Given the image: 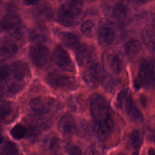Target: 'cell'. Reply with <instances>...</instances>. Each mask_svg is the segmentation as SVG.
<instances>
[{"label": "cell", "mask_w": 155, "mask_h": 155, "mask_svg": "<svg viewBox=\"0 0 155 155\" xmlns=\"http://www.w3.org/2000/svg\"><path fill=\"white\" fill-rule=\"evenodd\" d=\"M30 108L36 114L45 115L56 108L57 103L54 98L45 96H37L30 101Z\"/></svg>", "instance_id": "obj_7"}, {"label": "cell", "mask_w": 155, "mask_h": 155, "mask_svg": "<svg viewBox=\"0 0 155 155\" xmlns=\"http://www.w3.org/2000/svg\"><path fill=\"white\" fill-rule=\"evenodd\" d=\"M114 14L118 22L122 24H126L129 20L128 9L126 5L119 3L116 5L114 10Z\"/></svg>", "instance_id": "obj_19"}, {"label": "cell", "mask_w": 155, "mask_h": 155, "mask_svg": "<svg viewBox=\"0 0 155 155\" xmlns=\"http://www.w3.org/2000/svg\"><path fill=\"white\" fill-rule=\"evenodd\" d=\"M52 59L56 64L63 71L74 72L75 67L68 53L60 45H57L54 51Z\"/></svg>", "instance_id": "obj_8"}, {"label": "cell", "mask_w": 155, "mask_h": 155, "mask_svg": "<svg viewBox=\"0 0 155 155\" xmlns=\"http://www.w3.org/2000/svg\"><path fill=\"white\" fill-rule=\"evenodd\" d=\"M151 26H152V31L155 33V15L152 20Z\"/></svg>", "instance_id": "obj_33"}, {"label": "cell", "mask_w": 155, "mask_h": 155, "mask_svg": "<svg viewBox=\"0 0 155 155\" xmlns=\"http://www.w3.org/2000/svg\"><path fill=\"white\" fill-rule=\"evenodd\" d=\"M13 112V106L11 103L5 101H0V119L8 118Z\"/></svg>", "instance_id": "obj_25"}, {"label": "cell", "mask_w": 155, "mask_h": 155, "mask_svg": "<svg viewBox=\"0 0 155 155\" xmlns=\"http://www.w3.org/2000/svg\"><path fill=\"white\" fill-rule=\"evenodd\" d=\"M21 22V17L15 13H7L0 20V27L2 30H9L18 26Z\"/></svg>", "instance_id": "obj_17"}, {"label": "cell", "mask_w": 155, "mask_h": 155, "mask_svg": "<svg viewBox=\"0 0 155 155\" xmlns=\"http://www.w3.org/2000/svg\"><path fill=\"white\" fill-rule=\"evenodd\" d=\"M58 128L64 135L71 136L78 133V126L74 118L70 114L65 115L61 118Z\"/></svg>", "instance_id": "obj_13"}, {"label": "cell", "mask_w": 155, "mask_h": 155, "mask_svg": "<svg viewBox=\"0 0 155 155\" xmlns=\"http://www.w3.org/2000/svg\"><path fill=\"white\" fill-rule=\"evenodd\" d=\"M69 104L71 108L75 112H81L84 109V103L78 96L71 97L69 100Z\"/></svg>", "instance_id": "obj_26"}, {"label": "cell", "mask_w": 155, "mask_h": 155, "mask_svg": "<svg viewBox=\"0 0 155 155\" xmlns=\"http://www.w3.org/2000/svg\"><path fill=\"white\" fill-rule=\"evenodd\" d=\"M1 45H2V42H0V58H1Z\"/></svg>", "instance_id": "obj_37"}, {"label": "cell", "mask_w": 155, "mask_h": 155, "mask_svg": "<svg viewBox=\"0 0 155 155\" xmlns=\"http://www.w3.org/2000/svg\"><path fill=\"white\" fill-rule=\"evenodd\" d=\"M40 0H24V3L26 5H30L37 3Z\"/></svg>", "instance_id": "obj_32"}, {"label": "cell", "mask_w": 155, "mask_h": 155, "mask_svg": "<svg viewBox=\"0 0 155 155\" xmlns=\"http://www.w3.org/2000/svg\"><path fill=\"white\" fill-rule=\"evenodd\" d=\"M130 119L136 123H141L143 120V115L142 112L137 107L136 105L128 113Z\"/></svg>", "instance_id": "obj_27"}, {"label": "cell", "mask_w": 155, "mask_h": 155, "mask_svg": "<svg viewBox=\"0 0 155 155\" xmlns=\"http://www.w3.org/2000/svg\"><path fill=\"white\" fill-rule=\"evenodd\" d=\"M96 30V25L94 22L91 20L84 21L80 26V30L83 34L87 37L94 35Z\"/></svg>", "instance_id": "obj_23"}, {"label": "cell", "mask_w": 155, "mask_h": 155, "mask_svg": "<svg viewBox=\"0 0 155 155\" xmlns=\"http://www.w3.org/2000/svg\"><path fill=\"white\" fill-rule=\"evenodd\" d=\"M10 69V76H12L13 81L24 83L25 78L30 75V70L29 66L25 62L22 61H16L9 66Z\"/></svg>", "instance_id": "obj_11"}, {"label": "cell", "mask_w": 155, "mask_h": 155, "mask_svg": "<svg viewBox=\"0 0 155 155\" xmlns=\"http://www.w3.org/2000/svg\"><path fill=\"white\" fill-rule=\"evenodd\" d=\"M28 133V127L21 124H17L11 131V135L16 140H20L27 136Z\"/></svg>", "instance_id": "obj_24"}, {"label": "cell", "mask_w": 155, "mask_h": 155, "mask_svg": "<svg viewBox=\"0 0 155 155\" xmlns=\"http://www.w3.org/2000/svg\"><path fill=\"white\" fill-rule=\"evenodd\" d=\"M106 74L104 67L99 64H93L83 72L82 78L91 88H96L102 84Z\"/></svg>", "instance_id": "obj_5"}, {"label": "cell", "mask_w": 155, "mask_h": 155, "mask_svg": "<svg viewBox=\"0 0 155 155\" xmlns=\"http://www.w3.org/2000/svg\"><path fill=\"white\" fill-rule=\"evenodd\" d=\"M59 38L63 44L70 49L75 50L80 45L78 37L71 32H61L59 34Z\"/></svg>", "instance_id": "obj_18"}, {"label": "cell", "mask_w": 155, "mask_h": 155, "mask_svg": "<svg viewBox=\"0 0 155 155\" xmlns=\"http://www.w3.org/2000/svg\"><path fill=\"white\" fill-rule=\"evenodd\" d=\"M83 8L81 0H67L61 6L58 12L59 22L66 26L74 24Z\"/></svg>", "instance_id": "obj_2"}, {"label": "cell", "mask_w": 155, "mask_h": 155, "mask_svg": "<svg viewBox=\"0 0 155 155\" xmlns=\"http://www.w3.org/2000/svg\"><path fill=\"white\" fill-rule=\"evenodd\" d=\"M114 30L108 20H102L100 22L98 32V40L101 46H107L113 43L114 40Z\"/></svg>", "instance_id": "obj_10"}, {"label": "cell", "mask_w": 155, "mask_h": 155, "mask_svg": "<svg viewBox=\"0 0 155 155\" xmlns=\"http://www.w3.org/2000/svg\"><path fill=\"white\" fill-rule=\"evenodd\" d=\"M45 115L35 113V115L31 116L29 118V126L39 132L49 129L51 126L52 121Z\"/></svg>", "instance_id": "obj_16"}, {"label": "cell", "mask_w": 155, "mask_h": 155, "mask_svg": "<svg viewBox=\"0 0 155 155\" xmlns=\"http://www.w3.org/2000/svg\"><path fill=\"white\" fill-rule=\"evenodd\" d=\"M38 15L40 17H42L45 19H48L51 14V8L47 5H43L42 7H39Z\"/></svg>", "instance_id": "obj_31"}, {"label": "cell", "mask_w": 155, "mask_h": 155, "mask_svg": "<svg viewBox=\"0 0 155 155\" xmlns=\"http://www.w3.org/2000/svg\"><path fill=\"white\" fill-rule=\"evenodd\" d=\"M148 154L150 155L155 154V151L153 149L151 148V149H149V151H148Z\"/></svg>", "instance_id": "obj_36"}, {"label": "cell", "mask_w": 155, "mask_h": 155, "mask_svg": "<svg viewBox=\"0 0 155 155\" xmlns=\"http://www.w3.org/2000/svg\"><path fill=\"white\" fill-rule=\"evenodd\" d=\"M9 66L4 65L0 66V83L6 82L10 76Z\"/></svg>", "instance_id": "obj_29"}, {"label": "cell", "mask_w": 155, "mask_h": 155, "mask_svg": "<svg viewBox=\"0 0 155 155\" xmlns=\"http://www.w3.org/2000/svg\"><path fill=\"white\" fill-rule=\"evenodd\" d=\"M18 50V46L12 41H5L2 42L1 57L8 58L12 57L17 52Z\"/></svg>", "instance_id": "obj_20"}, {"label": "cell", "mask_w": 155, "mask_h": 155, "mask_svg": "<svg viewBox=\"0 0 155 155\" xmlns=\"http://www.w3.org/2000/svg\"><path fill=\"white\" fill-rule=\"evenodd\" d=\"M18 153L17 147L12 142L3 140L0 143V155H15Z\"/></svg>", "instance_id": "obj_21"}, {"label": "cell", "mask_w": 155, "mask_h": 155, "mask_svg": "<svg viewBox=\"0 0 155 155\" xmlns=\"http://www.w3.org/2000/svg\"><path fill=\"white\" fill-rule=\"evenodd\" d=\"M142 49V46L139 41L133 40L128 41L125 45V51L126 53L132 56L137 55Z\"/></svg>", "instance_id": "obj_22"}, {"label": "cell", "mask_w": 155, "mask_h": 155, "mask_svg": "<svg viewBox=\"0 0 155 155\" xmlns=\"http://www.w3.org/2000/svg\"><path fill=\"white\" fill-rule=\"evenodd\" d=\"M75 51L77 62L80 66H87L94 64L97 58L94 47L80 44Z\"/></svg>", "instance_id": "obj_9"}, {"label": "cell", "mask_w": 155, "mask_h": 155, "mask_svg": "<svg viewBox=\"0 0 155 155\" xmlns=\"http://www.w3.org/2000/svg\"><path fill=\"white\" fill-rule=\"evenodd\" d=\"M132 146L135 149H137L141 147L142 144V137L141 134L138 131H134L131 136Z\"/></svg>", "instance_id": "obj_28"}, {"label": "cell", "mask_w": 155, "mask_h": 155, "mask_svg": "<svg viewBox=\"0 0 155 155\" xmlns=\"http://www.w3.org/2000/svg\"><path fill=\"white\" fill-rule=\"evenodd\" d=\"M114 124L113 119L104 123L94 124L93 130L96 136L100 141H106L111 136L114 130Z\"/></svg>", "instance_id": "obj_14"}, {"label": "cell", "mask_w": 155, "mask_h": 155, "mask_svg": "<svg viewBox=\"0 0 155 155\" xmlns=\"http://www.w3.org/2000/svg\"><path fill=\"white\" fill-rule=\"evenodd\" d=\"M138 1H139L140 2L142 3L146 4L152 2L153 0H138Z\"/></svg>", "instance_id": "obj_35"}, {"label": "cell", "mask_w": 155, "mask_h": 155, "mask_svg": "<svg viewBox=\"0 0 155 155\" xmlns=\"http://www.w3.org/2000/svg\"><path fill=\"white\" fill-rule=\"evenodd\" d=\"M155 79V60L148 57L143 59L140 64L137 74L138 86L148 84Z\"/></svg>", "instance_id": "obj_6"}, {"label": "cell", "mask_w": 155, "mask_h": 155, "mask_svg": "<svg viewBox=\"0 0 155 155\" xmlns=\"http://www.w3.org/2000/svg\"><path fill=\"white\" fill-rule=\"evenodd\" d=\"M30 58L38 68H47L51 64L52 56L48 47L41 43L31 45L29 52Z\"/></svg>", "instance_id": "obj_4"}, {"label": "cell", "mask_w": 155, "mask_h": 155, "mask_svg": "<svg viewBox=\"0 0 155 155\" xmlns=\"http://www.w3.org/2000/svg\"><path fill=\"white\" fill-rule=\"evenodd\" d=\"M3 129L2 126L0 124V143L3 141Z\"/></svg>", "instance_id": "obj_34"}, {"label": "cell", "mask_w": 155, "mask_h": 155, "mask_svg": "<svg viewBox=\"0 0 155 155\" xmlns=\"http://www.w3.org/2000/svg\"><path fill=\"white\" fill-rule=\"evenodd\" d=\"M116 105L119 109L127 114L136 105L129 89H124L118 93L117 97Z\"/></svg>", "instance_id": "obj_15"}, {"label": "cell", "mask_w": 155, "mask_h": 155, "mask_svg": "<svg viewBox=\"0 0 155 155\" xmlns=\"http://www.w3.org/2000/svg\"><path fill=\"white\" fill-rule=\"evenodd\" d=\"M90 109L94 123H104L113 119L108 103L99 94L94 93L90 96Z\"/></svg>", "instance_id": "obj_1"}, {"label": "cell", "mask_w": 155, "mask_h": 155, "mask_svg": "<svg viewBox=\"0 0 155 155\" xmlns=\"http://www.w3.org/2000/svg\"><path fill=\"white\" fill-rule=\"evenodd\" d=\"M152 49H153V52L155 54V46H154V47Z\"/></svg>", "instance_id": "obj_38"}, {"label": "cell", "mask_w": 155, "mask_h": 155, "mask_svg": "<svg viewBox=\"0 0 155 155\" xmlns=\"http://www.w3.org/2000/svg\"><path fill=\"white\" fill-rule=\"evenodd\" d=\"M48 84L55 90L71 92L76 90L79 82L76 77L59 72L50 73L46 78Z\"/></svg>", "instance_id": "obj_3"}, {"label": "cell", "mask_w": 155, "mask_h": 155, "mask_svg": "<svg viewBox=\"0 0 155 155\" xmlns=\"http://www.w3.org/2000/svg\"><path fill=\"white\" fill-rule=\"evenodd\" d=\"M103 62L104 67L115 74L119 73L123 70V61L117 55L105 52L103 54Z\"/></svg>", "instance_id": "obj_12"}, {"label": "cell", "mask_w": 155, "mask_h": 155, "mask_svg": "<svg viewBox=\"0 0 155 155\" xmlns=\"http://www.w3.org/2000/svg\"><path fill=\"white\" fill-rule=\"evenodd\" d=\"M64 150L70 155H80L82 154L81 149L78 147L71 144H65Z\"/></svg>", "instance_id": "obj_30"}]
</instances>
